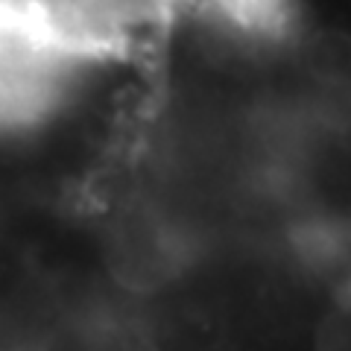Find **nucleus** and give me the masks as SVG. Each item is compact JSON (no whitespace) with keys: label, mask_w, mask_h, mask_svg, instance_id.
Segmentation results:
<instances>
[{"label":"nucleus","mask_w":351,"mask_h":351,"mask_svg":"<svg viewBox=\"0 0 351 351\" xmlns=\"http://www.w3.org/2000/svg\"><path fill=\"white\" fill-rule=\"evenodd\" d=\"M313 351H351V295L322 313L313 331Z\"/></svg>","instance_id":"3"},{"label":"nucleus","mask_w":351,"mask_h":351,"mask_svg":"<svg viewBox=\"0 0 351 351\" xmlns=\"http://www.w3.org/2000/svg\"><path fill=\"white\" fill-rule=\"evenodd\" d=\"M223 32L249 41H272L287 36L295 0H196Z\"/></svg>","instance_id":"1"},{"label":"nucleus","mask_w":351,"mask_h":351,"mask_svg":"<svg viewBox=\"0 0 351 351\" xmlns=\"http://www.w3.org/2000/svg\"><path fill=\"white\" fill-rule=\"evenodd\" d=\"M62 3L73 12H80L82 18L94 21V24L129 38L132 27L138 21H144L158 0H62Z\"/></svg>","instance_id":"2"}]
</instances>
